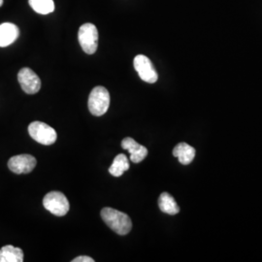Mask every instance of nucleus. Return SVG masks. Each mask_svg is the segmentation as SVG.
Listing matches in <instances>:
<instances>
[{"mask_svg": "<svg viewBox=\"0 0 262 262\" xmlns=\"http://www.w3.org/2000/svg\"><path fill=\"white\" fill-rule=\"evenodd\" d=\"M72 262H94V260L92 257H90V256L83 255V256H78V257H76V258H74V259L72 260Z\"/></svg>", "mask_w": 262, "mask_h": 262, "instance_id": "nucleus-16", "label": "nucleus"}, {"mask_svg": "<svg viewBox=\"0 0 262 262\" xmlns=\"http://www.w3.org/2000/svg\"><path fill=\"white\" fill-rule=\"evenodd\" d=\"M78 39L84 53L94 55L98 47V30L94 24L86 23L79 28Z\"/></svg>", "mask_w": 262, "mask_h": 262, "instance_id": "nucleus-3", "label": "nucleus"}, {"mask_svg": "<svg viewBox=\"0 0 262 262\" xmlns=\"http://www.w3.org/2000/svg\"><path fill=\"white\" fill-rule=\"evenodd\" d=\"M173 156L175 158H178L180 163L187 165L190 162H192V160L194 159L195 157V149L191 146H189L187 143L183 142L178 144L174 150H173Z\"/></svg>", "mask_w": 262, "mask_h": 262, "instance_id": "nucleus-11", "label": "nucleus"}, {"mask_svg": "<svg viewBox=\"0 0 262 262\" xmlns=\"http://www.w3.org/2000/svg\"><path fill=\"white\" fill-rule=\"evenodd\" d=\"M3 5V0H0V7Z\"/></svg>", "mask_w": 262, "mask_h": 262, "instance_id": "nucleus-17", "label": "nucleus"}, {"mask_svg": "<svg viewBox=\"0 0 262 262\" xmlns=\"http://www.w3.org/2000/svg\"><path fill=\"white\" fill-rule=\"evenodd\" d=\"M101 217L104 223L117 234L126 235L130 232L132 223L130 217L126 214L113 208H103Z\"/></svg>", "mask_w": 262, "mask_h": 262, "instance_id": "nucleus-1", "label": "nucleus"}, {"mask_svg": "<svg viewBox=\"0 0 262 262\" xmlns=\"http://www.w3.org/2000/svg\"><path fill=\"white\" fill-rule=\"evenodd\" d=\"M110 106V94L104 86H95L89 97V110L94 116L101 117Z\"/></svg>", "mask_w": 262, "mask_h": 262, "instance_id": "nucleus-2", "label": "nucleus"}, {"mask_svg": "<svg viewBox=\"0 0 262 262\" xmlns=\"http://www.w3.org/2000/svg\"><path fill=\"white\" fill-rule=\"evenodd\" d=\"M19 36V29L16 25L4 23L0 25V47H8Z\"/></svg>", "mask_w": 262, "mask_h": 262, "instance_id": "nucleus-10", "label": "nucleus"}, {"mask_svg": "<svg viewBox=\"0 0 262 262\" xmlns=\"http://www.w3.org/2000/svg\"><path fill=\"white\" fill-rule=\"evenodd\" d=\"M159 207L161 212L168 215H176L180 212L177 202L171 194L163 192L160 194L159 199Z\"/></svg>", "mask_w": 262, "mask_h": 262, "instance_id": "nucleus-13", "label": "nucleus"}, {"mask_svg": "<svg viewBox=\"0 0 262 262\" xmlns=\"http://www.w3.org/2000/svg\"><path fill=\"white\" fill-rule=\"evenodd\" d=\"M28 133L33 140L46 146L53 145L57 138L56 131L45 122H31L28 126Z\"/></svg>", "mask_w": 262, "mask_h": 262, "instance_id": "nucleus-4", "label": "nucleus"}, {"mask_svg": "<svg viewBox=\"0 0 262 262\" xmlns=\"http://www.w3.org/2000/svg\"><path fill=\"white\" fill-rule=\"evenodd\" d=\"M18 81L23 91L28 94H37L41 89V80L30 68H21L18 73Z\"/></svg>", "mask_w": 262, "mask_h": 262, "instance_id": "nucleus-7", "label": "nucleus"}, {"mask_svg": "<svg viewBox=\"0 0 262 262\" xmlns=\"http://www.w3.org/2000/svg\"><path fill=\"white\" fill-rule=\"evenodd\" d=\"M37 164V160L30 155H19L12 157L8 161V167L15 174H28Z\"/></svg>", "mask_w": 262, "mask_h": 262, "instance_id": "nucleus-8", "label": "nucleus"}, {"mask_svg": "<svg viewBox=\"0 0 262 262\" xmlns=\"http://www.w3.org/2000/svg\"><path fill=\"white\" fill-rule=\"evenodd\" d=\"M128 169H129V161L127 157L123 154H120L114 159L112 165L109 168V172L114 177H121L122 174Z\"/></svg>", "mask_w": 262, "mask_h": 262, "instance_id": "nucleus-14", "label": "nucleus"}, {"mask_svg": "<svg viewBox=\"0 0 262 262\" xmlns=\"http://www.w3.org/2000/svg\"><path fill=\"white\" fill-rule=\"evenodd\" d=\"M45 209L53 215L63 216L69 211V201L66 195L60 191H51L43 199Z\"/></svg>", "mask_w": 262, "mask_h": 262, "instance_id": "nucleus-5", "label": "nucleus"}, {"mask_svg": "<svg viewBox=\"0 0 262 262\" xmlns=\"http://www.w3.org/2000/svg\"><path fill=\"white\" fill-rule=\"evenodd\" d=\"M24 252L21 249L12 245L4 246L0 249V262H23Z\"/></svg>", "mask_w": 262, "mask_h": 262, "instance_id": "nucleus-12", "label": "nucleus"}, {"mask_svg": "<svg viewBox=\"0 0 262 262\" xmlns=\"http://www.w3.org/2000/svg\"><path fill=\"white\" fill-rule=\"evenodd\" d=\"M122 147L123 150H127L130 154V160L134 163H139L143 161L148 155L147 148L138 144L130 137H126L122 140Z\"/></svg>", "mask_w": 262, "mask_h": 262, "instance_id": "nucleus-9", "label": "nucleus"}, {"mask_svg": "<svg viewBox=\"0 0 262 262\" xmlns=\"http://www.w3.org/2000/svg\"><path fill=\"white\" fill-rule=\"evenodd\" d=\"M28 3L32 9L41 15L51 14L55 10L53 0H28Z\"/></svg>", "mask_w": 262, "mask_h": 262, "instance_id": "nucleus-15", "label": "nucleus"}, {"mask_svg": "<svg viewBox=\"0 0 262 262\" xmlns=\"http://www.w3.org/2000/svg\"><path fill=\"white\" fill-rule=\"evenodd\" d=\"M133 64L141 80L149 84H154L158 81L159 79L158 72L156 71L155 67L148 56L144 55H138L135 56Z\"/></svg>", "mask_w": 262, "mask_h": 262, "instance_id": "nucleus-6", "label": "nucleus"}]
</instances>
